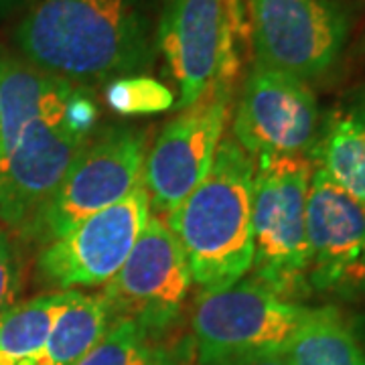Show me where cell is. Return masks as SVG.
<instances>
[{"instance_id":"obj_6","label":"cell","mask_w":365,"mask_h":365,"mask_svg":"<svg viewBox=\"0 0 365 365\" xmlns=\"http://www.w3.org/2000/svg\"><path fill=\"white\" fill-rule=\"evenodd\" d=\"M304 311V304L276 294L256 278L201 292L191 321L199 364L235 353H284Z\"/></svg>"},{"instance_id":"obj_13","label":"cell","mask_w":365,"mask_h":365,"mask_svg":"<svg viewBox=\"0 0 365 365\" xmlns=\"http://www.w3.org/2000/svg\"><path fill=\"white\" fill-rule=\"evenodd\" d=\"M222 21L223 0H165L157 47L179 90L177 110L193 104L215 78Z\"/></svg>"},{"instance_id":"obj_16","label":"cell","mask_w":365,"mask_h":365,"mask_svg":"<svg viewBox=\"0 0 365 365\" xmlns=\"http://www.w3.org/2000/svg\"><path fill=\"white\" fill-rule=\"evenodd\" d=\"M76 290L47 292L0 314V365H39L57 317Z\"/></svg>"},{"instance_id":"obj_14","label":"cell","mask_w":365,"mask_h":365,"mask_svg":"<svg viewBox=\"0 0 365 365\" xmlns=\"http://www.w3.org/2000/svg\"><path fill=\"white\" fill-rule=\"evenodd\" d=\"M309 157L314 169L365 207V91L343 100L321 120Z\"/></svg>"},{"instance_id":"obj_20","label":"cell","mask_w":365,"mask_h":365,"mask_svg":"<svg viewBox=\"0 0 365 365\" xmlns=\"http://www.w3.org/2000/svg\"><path fill=\"white\" fill-rule=\"evenodd\" d=\"M106 102L122 116H144L167 112L175 106L173 91L148 76H124L106 86Z\"/></svg>"},{"instance_id":"obj_2","label":"cell","mask_w":365,"mask_h":365,"mask_svg":"<svg viewBox=\"0 0 365 365\" xmlns=\"http://www.w3.org/2000/svg\"><path fill=\"white\" fill-rule=\"evenodd\" d=\"M254 167L234 136H223L205 179L169 213L201 292L232 287L252 270Z\"/></svg>"},{"instance_id":"obj_8","label":"cell","mask_w":365,"mask_h":365,"mask_svg":"<svg viewBox=\"0 0 365 365\" xmlns=\"http://www.w3.org/2000/svg\"><path fill=\"white\" fill-rule=\"evenodd\" d=\"M321 108L309 81L254 61L235 106L234 138L252 158L311 155Z\"/></svg>"},{"instance_id":"obj_12","label":"cell","mask_w":365,"mask_h":365,"mask_svg":"<svg viewBox=\"0 0 365 365\" xmlns=\"http://www.w3.org/2000/svg\"><path fill=\"white\" fill-rule=\"evenodd\" d=\"M309 287L343 299L365 294V207L314 169L307 201Z\"/></svg>"},{"instance_id":"obj_10","label":"cell","mask_w":365,"mask_h":365,"mask_svg":"<svg viewBox=\"0 0 365 365\" xmlns=\"http://www.w3.org/2000/svg\"><path fill=\"white\" fill-rule=\"evenodd\" d=\"M148 217L150 199L143 181L120 203L43 246L37 256L39 276L57 290L104 287L128 258Z\"/></svg>"},{"instance_id":"obj_15","label":"cell","mask_w":365,"mask_h":365,"mask_svg":"<svg viewBox=\"0 0 365 365\" xmlns=\"http://www.w3.org/2000/svg\"><path fill=\"white\" fill-rule=\"evenodd\" d=\"M76 88L29 61L0 59V157L29 122L63 108Z\"/></svg>"},{"instance_id":"obj_1","label":"cell","mask_w":365,"mask_h":365,"mask_svg":"<svg viewBox=\"0 0 365 365\" xmlns=\"http://www.w3.org/2000/svg\"><path fill=\"white\" fill-rule=\"evenodd\" d=\"M14 41L29 63L86 88L144 73L157 29L148 0H39Z\"/></svg>"},{"instance_id":"obj_18","label":"cell","mask_w":365,"mask_h":365,"mask_svg":"<svg viewBox=\"0 0 365 365\" xmlns=\"http://www.w3.org/2000/svg\"><path fill=\"white\" fill-rule=\"evenodd\" d=\"M114 321L102 292L76 297L61 311L53 325L39 365H73L102 339Z\"/></svg>"},{"instance_id":"obj_17","label":"cell","mask_w":365,"mask_h":365,"mask_svg":"<svg viewBox=\"0 0 365 365\" xmlns=\"http://www.w3.org/2000/svg\"><path fill=\"white\" fill-rule=\"evenodd\" d=\"M284 355L290 365H365L361 343L333 307H307Z\"/></svg>"},{"instance_id":"obj_21","label":"cell","mask_w":365,"mask_h":365,"mask_svg":"<svg viewBox=\"0 0 365 365\" xmlns=\"http://www.w3.org/2000/svg\"><path fill=\"white\" fill-rule=\"evenodd\" d=\"M23 288V260L13 235L0 230V314L19 302Z\"/></svg>"},{"instance_id":"obj_23","label":"cell","mask_w":365,"mask_h":365,"mask_svg":"<svg viewBox=\"0 0 365 365\" xmlns=\"http://www.w3.org/2000/svg\"><path fill=\"white\" fill-rule=\"evenodd\" d=\"M26 0H0V19L16 11L19 6H23Z\"/></svg>"},{"instance_id":"obj_4","label":"cell","mask_w":365,"mask_h":365,"mask_svg":"<svg viewBox=\"0 0 365 365\" xmlns=\"http://www.w3.org/2000/svg\"><path fill=\"white\" fill-rule=\"evenodd\" d=\"M146 132L108 126L88 138L51 199L25 227L26 240L47 246L102 209L112 207L143 182Z\"/></svg>"},{"instance_id":"obj_7","label":"cell","mask_w":365,"mask_h":365,"mask_svg":"<svg viewBox=\"0 0 365 365\" xmlns=\"http://www.w3.org/2000/svg\"><path fill=\"white\" fill-rule=\"evenodd\" d=\"M234 88L211 81L195 102L179 110L155 138L144 158L143 181L155 215L185 201L213 165L230 118Z\"/></svg>"},{"instance_id":"obj_5","label":"cell","mask_w":365,"mask_h":365,"mask_svg":"<svg viewBox=\"0 0 365 365\" xmlns=\"http://www.w3.org/2000/svg\"><path fill=\"white\" fill-rule=\"evenodd\" d=\"M254 61L313 81L337 66L349 16L337 0H246Z\"/></svg>"},{"instance_id":"obj_3","label":"cell","mask_w":365,"mask_h":365,"mask_svg":"<svg viewBox=\"0 0 365 365\" xmlns=\"http://www.w3.org/2000/svg\"><path fill=\"white\" fill-rule=\"evenodd\" d=\"M252 278L288 300L309 297L307 201L314 165L309 155L254 158Z\"/></svg>"},{"instance_id":"obj_19","label":"cell","mask_w":365,"mask_h":365,"mask_svg":"<svg viewBox=\"0 0 365 365\" xmlns=\"http://www.w3.org/2000/svg\"><path fill=\"white\" fill-rule=\"evenodd\" d=\"M73 365H185V357L160 345L136 321L116 319L106 335Z\"/></svg>"},{"instance_id":"obj_22","label":"cell","mask_w":365,"mask_h":365,"mask_svg":"<svg viewBox=\"0 0 365 365\" xmlns=\"http://www.w3.org/2000/svg\"><path fill=\"white\" fill-rule=\"evenodd\" d=\"M205 365H290L284 353L278 351H248L235 355L215 357Z\"/></svg>"},{"instance_id":"obj_9","label":"cell","mask_w":365,"mask_h":365,"mask_svg":"<svg viewBox=\"0 0 365 365\" xmlns=\"http://www.w3.org/2000/svg\"><path fill=\"white\" fill-rule=\"evenodd\" d=\"M193 276L177 235L160 215L148 217L122 268L104 284L114 321L130 319L158 333L179 317Z\"/></svg>"},{"instance_id":"obj_11","label":"cell","mask_w":365,"mask_h":365,"mask_svg":"<svg viewBox=\"0 0 365 365\" xmlns=\"http://www.w3.org/2000/svg\"><path fill=\"white\" fill-rule=\"evenodd\" d=\"M66 108L29 122L0 157V222L19 234L51 199L91 136L69 126Z\"/></svg>"}]
</instances>
